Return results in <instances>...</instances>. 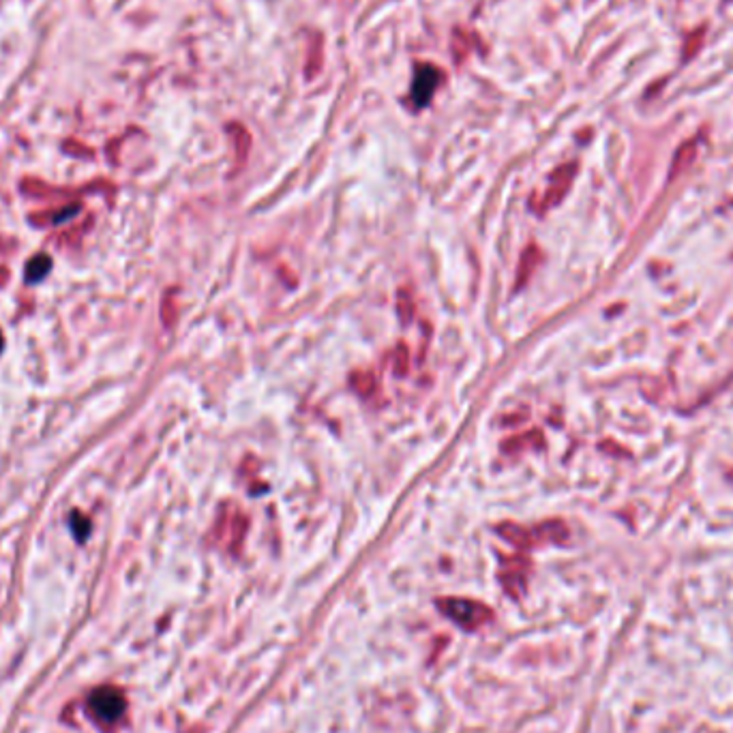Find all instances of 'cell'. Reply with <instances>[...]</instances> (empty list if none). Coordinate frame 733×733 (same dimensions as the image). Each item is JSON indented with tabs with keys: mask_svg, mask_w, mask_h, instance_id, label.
Masks as SVG:
<instances>
[{
	"mask_svg": "<svg viewBox=\"0 0 733 733\" xmlns=\"http://www.w3.org/2000/svg\"><path fill=\"white\" fill-rule=\"evenodd\" d=\"M442 613L463 628H479L491 618V609L479 601L468 599H442L438 603Z\"/></svg>",
	"mask_w": 733,
	"mask_h": 733,
	"instance_id": "cell-1",
	"label": "cell"
},
{
	"mask_svg": "<svg viewBox=\"0 0 733 733\" xmlns=\"http://www.w3.org/2000/svg\"><path fill=\"white\" fill-rule=\"evenodd\" d=\"M88 710L92 712V716L97 721L112 725V723L123 719L125 710H127V701H125V695L116 686H101L90 695Z\"/></svg>",
	"mask_w": 733,
	"mask_h": 733,
	"instance_id": "cell-2",
	"label": "cell"
},
{
	"mask_svg": "<svg viewBox=\"0 0 733 733\" xmlns=\"http://www.w3.org/2000/svg\"><path fill=\"white\" fill-rule=\"evenodd\" d=\"M438 69H433L429 65L421 67L419 71H416V77H414V88H412V97H414V103L423 108L429 103V99L435 90V86H438Z\"/></svg>",
	"mask_w": 733,
	"mask_h": 733,
	"instance_id": "cell-3",
	"label": "cell"
},
{
	"mask_svg": "<svg viewBox=\"0 0 733 733\" xmlns=\"http://www.w3.org/2000/svg\"><path fill=\"white\" fill-rule=\"evenodd\" d=\"M572 174H574V165H566V168H560L556 174H553V181H551V187L547 189V193H545V202H543V206H541V210H545V208H551V206H556L560 200H562V197H564V193L568 191V185H570V181H572Z\"/></svg>",
	"mask_w": 733,
	"mask_h": 733,
	"instance_id": "cell-4",
	"label": "cell"
},
{
	"mask_svg": "<svg viewBox=\"0 0 733 733\" xmlns=\"http://www.w3.org/2000/svg\"><path fill=\"white\" fill-rule=\"evenodd\" d=\"M495 530H498V534H500L502 539H506L508 543L517 545V547H523V549L532 547L534 543H539V541H536V534H534L532 530H528V528L517 525V523L504 521V523H500Z\"/></svg>",
	"mask_w": 733,
	"mask_h": 733,
	"instance_id": "cell-5",
	"label": "cell"
},
{
	"mask_svg": "<svg viewBox=\"0 0 733 733\" xmlns=\"http://www.w3.org/2000/svg\"><path fill=\"white\" fill-rule=\"evenodd\" d=\"M50 270H52V260H50L46 253H39V255L32 257V260H28V264H26V272H24V274H26V281H28V283L43 281Z\"/></svg>",
	"mask_w": 733,
	"mask_h": 733,
	"instance_id": "cell-6",
	"label": "cell"
},
{
	"mask_svg": "<svg viewBox=\"0 0 733 733\" xmlns=\"http://www.w3.org/2000/svg\"><path fill=\"white\" fill-rule=\"evenodd\" d=\"M350 384L354 388V392H359L361 397H371L378 388V380L371 371H354L350 375Z\"/></svg>",
	"mask_w": 733,
	"mask_h": 733,
	"instance_id": "cell-7",
	"label": "cell"
},
{
	"mask_svg": "<svg viewBox=\"0 0 733 733\" xmlns=\"http://www.w3.org/2000/svg\"><path fill=\"white\" fill-rule=\"evenodd\" d=\"M80 210V206L73 204V206H65V208H58V210H52V212H46L43 217H34L32 223L34 225H56L61 221H67L71 219V217Z\"/></svg>",
	"mask_w": 733,
	"mask_h": 733,
	"instance_id": "cell-8",
	"label": "cell"
},
{
	"mask_svg": "<svg viewBox=\"0 0 733 733\" xmlns=\"http://www.w3.org/2000/svg\"><path fill=\"white\" fill-rule=\"evenodd\" d=\"M539 446L543 444V438H541V431H530V433H521V438H510L508 442L502 444V450L512 454L517 452L519 448H525V446Z\"/></svg>",
	"mask_w": 733,
	"mask_h": 733,
	"instance_id": "cell-9",
	"label": "cell"
},
{
	"mask_svg": "<svg viewBox=\"0 0 733 733\" xmlns=\"http://www.w3.org/2000/svg\"><path fill=\"white\" fill-rule=\"evenodd\" d=\"M534 264H539V251L534 249V245H530L525 249V253L521 255V262H519V272H517V288L525 285L528 277L532 274L534 270Z\"/></svg>",
	"mask_w": 733,
	"mask_h": 733,
	"instance_id": "cell-10",
	"label": "cell"
},
{
	"mask_svg": "<svg viewBox=\"0 0 733 733\" xmlns=\"http://www.w3.org/2000/svg\"><path fill=\"white\" fill-rule=\"evenodd\" d=\"M703 37H705V28H697L692 30L686 41H684V52H682V61H692V58L697 56V52L701 50V43H703Z\"/></svg>",
	"mask_w": 733,
	"mask_h": 733,
	"instance_id": "cell-11",
	"label": "cell"
},
{
	"mask_svg": "<svg viewBox=\"0 0 733 733\" xmlns=\"http://www.w3.org/2000/svg\"><path fill=\"white\" fill-rule=\"evenodd\" d=\"M695 152H697V146H695V142H688V144H684L680 150H678V154H676V161H673V170H671V176H676L678 172H682V170H686L688 165H690V161L692 159H695Z\"/></svg>",
	"mask_w": 733,
	"mask_h": 733,
	"instance_id": "cell-12",
	"label": "cell"
},
{
	"mask_svg": "<svg viewBox=\"0 0 733 733\" xmlns=\"http://www.w3.org/2000/svg\"><path fill=\"white\" fill-rule=\"evenodd\" d=\"M397 311H399V318H401L403 324H410V322H412V318H414V301H412L410 292H405V290L399 292Z\"/></svg>",
	"mask_w": 733,
	"mask_h": 733,
	"instance_id": "cell-13",
	"label": "cell"
},
{
	"mask_svg": "<svg viewBox=\"0 0 733 733\" xmlns=\"http://www.w3.org/2000/svg\"><path fill=\"white\" fill-rule=\"evenodd\" d=\"M408 365H410V352L405 345H399L394 350V359H392V367L397 375H405L408 373Z\"/></svg>",
	"mask_w": 733,
	"mask_h": 733,
	"instance_id": "cell-14",
	"label": "cell"
},
{
	"mask_svg": "<svg viewBox=\"0 0 733 733\" xmlns=\"http://www.w3.org/2000/svg\"><path fill=\"white\" fill-rule=\"evenodd\" d=\"M88 530H90V523H88V519L86 517H82V514H73V532H75V536L77 539H86L88 536Z\"/></svg>",
	"mask_w": 733,
	"mask_h": 733,
	"instance_id": "cell-15",
	"label": "cell"
},
{
	"mask_svg": "<svg viewBox=\"0 0 733 733\" xmlns=\"http://www.w3.org/2000/svg\"><path fill=\"white\" fill-rule=\"evenodd\" d=\"M0 348H3V332H0Z\"/></svg>",
	"mask_w": 733,
	"mask_h": 733,
	"instance_id": "cell-16",
	"label": "cell"
}]
</instances>
